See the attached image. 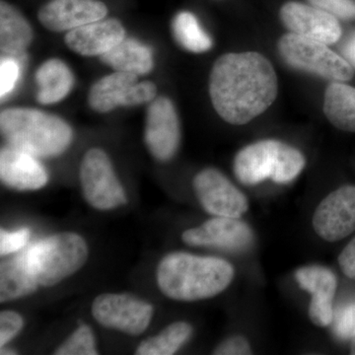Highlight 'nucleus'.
<instances>
[{"instance_id": "1", "label": "nucleus", "mask_w": 355, "mask_h": 355, "mask_svg": "<svg viewBox=\"0 0 355 355\" xmlns=\"http://www.w3.org/2000/svg\"><path fill=\"white\" fill-rule=\"evenodd\" d=\"M277 93L275 69L265 55L256 51L221 55L210 72L212 105L231 125L253 121L272 106Z\"/></svg>"}, {"instance_id": "2", "label": "nucleus", "mask_w": 355, "mask_h": 355, "mask_svg": "<svg viewBox=\"0 0 355 355\" xmlns=\"http://www.w3.org/2000/svg\"><path fill=\"white\" fill-rule=\"evenodd\" d=\"M234 275V268L227 261L176 252L160 261L156 279L167 297L193 302L218 295L230 286Z\"/></svg>"}, {"instance_id": "3", "label": "nucleus", "mask_w": 355, "mask_h": 355, "mask_svg": "<svg viewBox=\"0 0 355 355\" xmlns=\"http://www.w3.org/2000/svg\"><path fill=\"white\" fill-rule=\"evenodd\" d=\"M0 130L9 146L35 157L60 155L73 139L71 128L60 116L31 108L2 111Z\"/></svg>"}, {"instance_id": "4", "label": "nucleus", "mask_w": 355, "mask_h": 355, "mask_svg": "<svg viewBox=\"0 0 355 355\" xmlns=\"http://www.w3.org/2000/svg\"><path fill=\"white\" fill-rule=\"evenodd\" d=\"M304 155L284 142L265 139L241 149L235 156L233 171L238 181L254 186L272 180L277 184H288L304 169Z\"/></svg>"}, {"instance_id": "5", "label": "nucleus", "mask_w": 355, "mask_h": 355, "mask_svg": "<svg viewBox=\"0 0 355 355\" xmlns=\"http://www.w3.org/2000/svg\"><path fill=\"white\" fill-rule=\"evenodd\" d=\"M88 254L81 236L64 232L35 243L21 256L39 286L51 287L78 272L87 261Z\"/></svg>"}, {"instance_id": "6", "label": "nucleus", "mask_w": 355, "mask_h": 355, "mask_svg": "<svg viewBox=\"0 0 355 355\" xmlns=\"http://www.w3.org/2000/svg\"><path fill=\"white\" fill-rule=\"evenodd\" d=\"M277 49L284 62L292 69L333 83L349 81L354 77V69L349 62L321 42L289 33L279 39Z\"/></svg>"}, {"instance_id": "7", "label": "nucleus", "mask_w": 355, "mask_h": 355, "mask_svg": "<svg viewBox=\"0 0 355 355\" xmlns=\"http://www.w3.org/2000/svg\"><path fill=\"white\" fill-rule=\"evenodd\" d=\"M80 183L84 198L96 209H113L128 202L111 159L102 149H90L84 155L80 165Z\"/></svg>"}, {"instance_id": "8", "label": "nucleus", "mask_w": 355, "mask_h": 355, "mask_svg": "<svg viewBox=\"0 0 355 355\" xmlns=\"http://www.w3.org/2000/svg\"><path fill=\"white\" fill-rule=\"evenodd\" d=\"M153 305L128 294H101L92 303V315L105 328L139 336L153 317Z\"/></svg>"}, {"instance_id": "9", "label": "nucleus", "mask_w": 355, "mask_h": 355, "mask_svg": "<svg viewBox=\"0 0 355 355\" xmlns=\"http://www.w3.org/2000/svg\"><path fill=\"white\" fill-rule=\"evenodd\" d=\"M193 184L203 209L211 216L240 218L249 209L246 196L218 170H202Z\"/></svg>"}, {"instance_id": "10", "label": "nucleus", "mask_w": 355, "mask_h": 355, "mask_svg": "<svg viewBox=\"0 0 355 355\" xmlns=\"http://www.w3.org/2000/svg\"><path fill=\"white\" fill-rule=\"evenodd\" d=\"M313 228L324 241L345 239L355 231V186H343L322 200L313 216Z\"/></svg>"}, {"instance_id": "11", "label": "nucleus", "mask_w": 355, "mask_h": 355, "mask_svg": "<svg viewBox=\"0 0 355 355\" xmlns=\"http://www.w3.org/2000/svg\"><path fill=\"white\" fill-rule=\"evenodd\" d=\"M182 239L189 246L242 253L254 244V236L252 228L240 218L216 216L198 227L184 231Z\"/></svg>"}, {"instance_id": "12", "label": "nucleus", "mask_w": 355, "mask_h": 355, "mask_svg": "<svg viewBox=\"0 0 355 355\" xmlns=\"http://www.w3.org/2000/svg\"><path fill=\"white\" fill-rule=\"evenodd\" d=\"M144 139L147 148L159 161L174 157L181 141L179 116L167 97L154 99L147 109Z\"/></svg>"}, {"instance_id": "13", "label": "nucleus", "mask_w": 355, "mask_h": 355, "mask_svg": "<svg viewBox=\"0 0 355 355\" xmlns=\"http://www.w3.org/2000/svg\"><path fill=\"white\" fill-rule=\"evenodd\" d=\"M280 19L292 34L328 46L342 38L343 30L338 18L313 6L286 2L280 9Z\"/></svg>"}, {"instance_id": "14", "label": "nucleus", "mask_w": 355, "mask_h": 355, "mask_svg": "<svg viewBox=\"0 0 355 355\" xmlns=\"http://www.w3.org/2000/svg\"><path fill=\"white\" fill-rule=\"evenodd\" d=\"M299 286L311 294L309 318L321 328L331 326L334 318L338 279L330 268L322 266H306L295 272Z\"/></svg>"}, {"instance_id": "15", "label": "nucleus", "mask_w": 355, "mask_h": 355, "mask_svg": "<svg viewBox=\"0 0 355 355\" xmlns=\"http://www.w3.org/2000/svg\"><path fill=\"white\" fill-rule=\"evenodd\" d=\"M108 8L100 0H51L38 12L40 23L53 32L71 31L105 19Z\"/></svg>"}, {"instance_id": "16", "label": "nucleus", "mask_w": 355, "mask_h": 355, "mask_svg": "<svg viewBox=\"0 0 355 355\" xmlns=\"http://www.w3.org/2000/svg\"><path fill=\"white\" fill-rule=\"evenodd\" d=\"M125 38L120 21L102 19L67 32L64 41L70 50L84 57H102Z\"/></svg>"}, {"instance_id": "17", "label": "nucleus", "mask_w": 355, "mask_h": 355, "mask_svg": "<svg viewBox=\"0 0 355 355\" xmlns=\"http://www.w3.org/2000/svg\"><path fill=\"white\" fill-rule=\"evenodd\" d=\"M2 183L18 191H36L48 183L44 166L35 156L14 147H4L0 153Z\"/></svg>"}, {"instance_id": "18", "label": "nucleus", "mask_w": 355, "mask_h": 355, "mask_svg": "<svg viewBox=\"0 0 355 355\" xmlns=\"http://www.w3.org/2000/svg\"><path fill=\"white\" fill-rule=\"evenodd\" d=\"M34 32L22 13L2 0L0 3V51L2 57L18 60L31 44Z\"/></svg>"}, {"instance_id": "19", "label": "nucleus", "mask_w": 355, "mask_h": 355, "mask_svg": "<svg viewBox=\"0 0 355 355\" xmlns=\"http://www.w3.org/2000/svg\"><path fill=\"white\" fill-rule=\"evenodd\" d=\"M35 80L38 85L37 100L40 104H55L69 94L74 85L71 70L62 60L58 58L44 62L37 69Z\"/></svg>"}, {"instance_id": "20", "label": "nucleus", "mask_w": 355, "mask_h": 355, "mask_svg": "<svg viewBox=\"0 0 355 355\" xmlns=\"http://www.w3.org/2000/svg\"><path fill=\"white\" fill-rule=\"evenodd\" d=\"M104 64L114 71L144 76L153 70V53L150 48L133 39L125 38L101 57Z\"/></svg>"}, {"instance_id": "21", "label": "nucleus", "mask_w": 355, "mask_h": 355, "mask_svg": "<svg viewBox=\"0 0 355 355\" xmlns=\"http://www.w3.org/2000/svg\"><path fill=\"white\" fill-rule=\"evenodd\" d=\"M137 83V76L127 72L114 71L104 76L89 91V106L98 113H109L121 107L125 91Z\"/></svg>"}, {"instance_id": "22", "label": "nucleus", "mask_w": 355, "mask_h": 355, "mask_svg": "<svg viewBox=\"0 0 355 355\" xmlns=\"http://www.w3.org/2000/svg\"><path fill=\"white\" fill-rule=\"evenodd\" d=\"M324 113L331 125L355 132V88L343 83H331L324 92Z\"/></svg>"}, {"instance_id": "23", "label": "nucleus", "mask_w": 355, "mask_h": 355, "mask_svg": "<svg viewBox=\"0 0 355 355\" xmlns=\"http://www.w3.org/2000/svg\"><path fill=\"white\" fill-rule=\"evenodd\" d=\"M39 286L21 254L3 261L0 266V301L2 303L30 295Z\"/></svg>"}, {"instance_id": "24", "label": "nucleus", "mask_w": 355, "mask_h": 355, "mask_svg": "<svg viewBox=\"0 0 355 355\" xmlns=\"http://www.w3.org/2000/svg\"><path fill=\"white\" fill-rule=\"evenodd\" d=\"M171 29L177 43L186 51L202 53L212 48L211 37L202 29L198 18L189 11H182L175 16Z\"/></svg>"}, {"instance_id": "25", "label": "nucleus", "mask_w": 355, "mask_h": 355, "mask_svg": "<svg viewBox=\"0 0 355 355\" xmlns=\"http://www.w3.org/2000/svg\"><path fill=\"white\" fill-rule=\"evenodd\" d=\"M193 327L187 322H175L158 335L144 340L135 354L139 355H172L188 342Z\"/></svg>"}, {"instance_id": "26", "label": "nucleus", "mask_w": 355, "mask_h": 355, "mask_svg": "<svg viewBox=\"0 0 355 355\" xmlns=\"http://www.w3.org/2000/svg\"><path fill=\"white\" fill-rule=\"evenodd\" d=\"M55 355H96L93 331L86 324L79 327L55 352Z\"/></svg>"}, {"instance_id": "27", "label": "nucleus", "mask_w": 355, "mask_h": 355, "mask_svg": "<svg viewBox=\"0 0 355 355\" xmlns=\"http://www.w3.org/2000/svg\"><path fill=\"white\" fill-rule=\"evenodd\" d=\"M334 333L342 340H350L355 335V299L334 309Z\"/></svg>"}, {"instance_id": "28", "label": "nucleus", "mask_w": 355, "mask_h": 355, "mask_svg": "<svg viewBox=\"0 0 355 355\" xmlns=\"http://www.w3.org/2000/svg\"><path fill=\"white\" fill-rule=\"evenodd\" d=\"M156 95H157V88L151 81L137 83L125 91L121 100V107H133L146 104L156 99Z\"/></svg>"}, {"instance_id": "29", "label": "nucleus", "mask_w": 355, "mask_h": 355, "mask_svg": "<svg viewBox=\"0 0 355 355\" xmlns=\"http://www.w3.org/2000/svg\"><path fill=\"white\" fill-rule=\"evenodd\" d=\"M20 76V65L16 58L2 57L0 62V96L3 100L12 92Z\"/></svg>"}, {"instance_id": "30", "label": "nucleus", "mask_w": 355, "mask_h": 355, "mask_svg": "<svg viewBox=\"0 0 355 355\" xmlns=\"http://www.w3.org/2000/svg\"><path fill=\"white\" fill-rule=\"evenodd\" d=\"M311 6L343 20L355 19L354 0H308Z\"/></svg>"}, {"instance_id": "31", "label": "nucleus", "mask_w": 355, "mask_h": 355, "mask_svg": "<svg viewBox=\"0 0 355 355\" xmlns=\"http://www.w3.org/2000/svg\"><path fill=\"white\" fill-rule=\"evenodd\" d=\"M24 326L23 318L14 311H2L0 314V347L12 340Z\"/></svg>"}, {"instance_id": "32", "label": "nucleus", "mask_w": 355, "mask_h": 355, "mask_svg": "<svg viewBox=\"0 0 355 355\" xmlns=\"http://www.w3.org/2000/svg\"><path fill=\"white\" fill-rule=\"evenodd\" d=\"M30 238V230L28 228L9 232L1 229L0 231V254L7 256L20 251L28 244Z\"/></svg>"}, {"instance_id": "33", "label": "nucleus", "mask_w": 355, "mask_h": 355, "mask_svg": "<svg viewBox=\"0 0 355 355\" xmlns=\"http://www.w3.org/2000/svg\"><path fill=\"white\" fill-rule=\"evenodd\" d=\"M216 355H249L252 354L251 345L243 336H233L221 343L214 349Z\"/></svg>"}, {"instance_id": "34", "label": "nucleus", "mask_w": 355, "mask_h": 355, "mask_svg": "<svg viewBox=\"0 0 355 355\" xmlns=\"http://www.w3.org/2000/svg\"><path fill=\"white\" fill-rule=\"evenodd\" d=\"M338 265L349 279L355 280V237L338 256Z\"/></svg>"}, {"instance_id": "35", "label": "nucleus", "mask_w": 355, "mask_h": 355, "mask_svg": "<svg viewBox=\"0 0 355 355\" xmlns=\"http://www.w3.org/2000/svg\"><path fill=\"white\" fill-rule=\"evenodd\" d=\"M340 53L352 69L355 70V30L350 32L343 41L340 46Z\"/></svg>"}, {"instance_id": "36", "label": "nucleus", "mask_w": 355, "mask_h": 355, "mask_svg": "<svg viewBox=\"0 0 355 355\" xmlns=\"http://www.w3.org/2000/svg\"><path fill=\"white\" fill-rule=\"evenodd\" d=\"M350 354L355 355V335L350 338Z\"/></svg>"}, {"instance_id": "37", "label": "nucleus", "mask_w": 355, "mask_h": 355, "mask_svg": "<svg viewBox=\"0 0 355 355\" xmlns=\"http://www.w3.org/2000/svg\"><path fill=\"white\" fill-rule=\"evenodd\" d=\"M2 355L3 354H15V352H11V350H4L3 349H1V352H0Z\"/></svg>"}]
</instances>
